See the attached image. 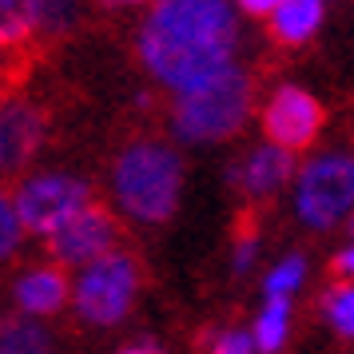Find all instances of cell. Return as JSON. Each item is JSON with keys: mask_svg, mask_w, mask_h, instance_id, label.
<instances>
[{"mask_svg": "<svg viewBox=\"0 0 354 354\" xmlns=\"http://www.w3.org/2000/svg\"><path fill=\"white\" fill-rule=\"evenodd\" d=\"M24 68H28V56H24V52L0 48V96H8V88L24 80Z\"/></svg>", "mask_w": 354, "mask_h": 354, "instance_id": "20", "label": "cell"}, {"mask_svg": "<svg viewBox=\"0 0 354 354\" xmlns=\"http://www.w3.org/2000/svg\"><path fill=\"white\" fill-rule=\"evenodd\" d=\"M12 203H17L24 231L52 239L84 207H92V192H88L84 179H72V176H32L17 187Z\"/></svg>", "mask_w": 354, "mask_h": 354, "instance_id": "6", "label": "cell"}, {"mask_svg": "<svg viewBox=\"0 0 354 354\" xmlns=\"http://www.w3.org/2000/svg\"><path fill=\"white\" fill-rule=\"evenodd\" d=\"M295 211L306 227L326 231L354 211V156H319L299 171Z\"/></svg>", "mask_w": 354, "mask_h": 354, "instance_id": "4", "label": "cell"}, {"mask_svg": "<svg viewBox=\"0 0 354 354\" xmlns=\"http://www.w3.org/2000/svg\"><path fill=\"white\" fill-rule=\"evenodd\" d=\"M255 100V80L243 68H227L223 76L192 96H179L171 108V131L183 144H215L247 124Z\"/></svg>", "mask_w": 354, "mask_h": 354, "instance_id": "2", "label": "cell"}, {"mask_svg": "<svg viewBox=\"0 0 354 354\" xmlns=\"http://www.w3.org/2000/svg\"><path fill=\"white\" fill-rule=\"evenodd\" d=\"M112 187L128 215L144 223H163L176 215L179 187H183V160L163 140H136L115 160Z\"/></svg>", "mask_w": 354, "mask_h": 354, "instance_id": "1", "label": "cell"}, {"mask_svg": "<svg viewBox=\"0 0 354 354\" xmlns=\"http://www.w3.org/2000/svg\"><path fill=\"white\" fill-rule=\"evenodd\" d=\"M322 20V0H283L271 17V32L283 44H303L315 36Z\"/></svg>", "mask_w": 354, "mask_h": 354, "instance_id": "13", "label": "cell"}, {"mask_svg": "<svg viewBox=\"0 0 354 354\" xmlns=\"http://www.w3.org/2000/svg\"><path fill=\"white\" fill-rule=\"evenodd\" d=\"M0 100H4V96H0Z\"/></svg>", "mask_w": 354, "mask_h": 354, "instance_id": "28", "label": "cell"}, {"mask_svg": "<svg viewBox=\"0 0 354 354\" xmlns=\"http://www.w3.org/2000/svg\"><path fill=\"white\" fill-rule=\"evenodd\" d=\"M140 60L144 68L179 96H192L199 88H207L223 76L235 56V44H195V40H176V36H163L156 28H140Z\"/></svg>", "mask_w": 354, "mask_h": 354, "instance_id": "3", "label": "cell"}, {"mask_svg": "<svg viewBox=\"0 0 354 354\" xmlns=\"http://www.w3.org/2000/svg\"><path fill=\"white\" fill-rule=\"evenodd\" d=\"M287 322H290V303L287 299H271V303L259 310V322H255V346L263 354H271L283 346L287 338Z\"/></svg>", "mask_w": 354, "mask_h": 354, "instance_id": "16", "label": "cell"}, {"mask_svg": "<svg viewBox=\"0 0 354 354\" xmlns=\"http://www.w3.org/2000/svg\"><path fill=\"white\" fill-rule=\"evenodd\" d=\"M263 131L271 136L274 147L299 151V147L315 144V136L322 131V104L303 88L283 84L274 88V96L263 108Z\"/></svg>", "mask_w": 354, "mask_h": 354, "instance_id": "8", "label": "cell"}, {"mask_svg": "<svg viewBox=\"0 0 354 354\" xmlns=\"http://www.w3.org/2000/svg\"><path fill=\"white\" fill-rule=\"evenodd\" d=\"M112 4H140V0H112Z\"/></svg>", "mask_w": 354, "mask_h": 354, "instance_id": "26", "label": "cell"}, {"mask_svg": "<svg viewBox=\"0 0 354 354\" xmlns=\"http://www.w3.org/2000/svg\"><path fill=\"white\" fill-rule=\"evenodd\" d=\"M120 354H160L156 346H128V351H120Z\"/></svg>", "mask_w": 354, "mask_h": 354, "instance_id": "25", "label": "cell"}, {"mask_svg": "<svg viewBox=\"0 0 354 354\" xmlns=\"http://www.w3.org/2000/svg\"><path fill=\"white\" fill-rule=\"evenodd\" d=\"M335 271L346 274V279H354V247H346V251L335 259Z\"/></svg>", "mask_w": 354, "mask_h": 354, "instance_id": "24", "label": "cell"}, {"mask_svg": "<svg viewBox=\"0 0 354 354\" xmlns=\"http://www.w3.org/2000/svg\"><path fill=\"white\" fill-rule=\"evenodd\" d=\"M255 251H259V239L251 227H243L239 231V243H235V255H231V267H235V274H243L251 263H255Z\"/></svg>", "mask_w": 354, "mask_h": 354, "instance_id": "22", "label": "cell"}, {"mask_svg": "<svg viewBox=\"0 0 354 354\" xmlns=\"http://www.w3.org/2000/svg\"><path fill=\"white\" fill-rule=\"evenodd\" d=\"M303 274H306L303 255H287L271 274H267V279H263V287H267V295H271V299H287L290 290L303 283Z\"/></svg>", "mask_w": 354, "mask_h": 354, "instance_id": "18", "label": "cell"}, {"mask_svg": "<svg viewBox=\"0 0 354 354\" xmlns=\"http://www.w3.org/2000/svg\"><path fill=\"white\" fill-rule=\"evenodd\" d=\"M243 12H251V17H274V8L283 4V0H235Z\"/></svg>", "mask_w": 354, "mask_h": 354, "instance_id": "23", "label": "cell"}, {"mask_svg": "<svg viewBox=\"0 0 354 354\" xmlns=\"http://www.w3.org/2000/svg\"><path fill=\"white\" fill-rule=\"evenodd\" d=\"M346 227H351V231H354V211H351V219H346Z\"/></svg>", "mask_w": 354, "mask_h": 354, "instance_id": "27", "label": "cell"}, {"mask_svg": "<svg viewBox=\"0 0 354 354\" xmlns=\"http://www.w3.org/2000/svg\"><path fill=\"white\" fill-rule=\"evenodd\" d=\"M290 176H295V156L283 151V147H274V144L255 147V151L231 171V179H235L247 195H271V192H279Z\"/></svg>", "mask_w": 354, "mask_h": 354, "instance_id": "10", "label": "cell"}, {"mask_svg": "<svg viewBox=\"0 0 354 354\" xmlns=\"http://www.w3.org/2000/svg\"><path fill=\"white\" fill-rule=\"evenodd\" d=\"M12 295H17V306L24 315L44 319V315H56V310L68 303V279H64V271H56V267H32L28 274L17 279Z\"/></svg>", "mask_w": 354, "mask_h": 354, "instance_id": "11", "label": "cell"}, {"mask_svg": "<svg viewBox=\"0 0 354 354\" xmlns=\"http://www.w3.org/2000/svg\"><path fill=\"white\" fill-rule=\"evenodd\" d=\"M32 40H40L36 0H0V48L28 56Z\"/></svg>", "mask_w": 354, "mask_h": 354, "instance_id": "12", "label": "cell"}, {"mask_svg": "<svg viewBox=\"0 0 354 354\" xmlns=\"http://www.w3.org/2000/svg\"><path fill=\"white\" fill-rule=\"evenodd\" d=\"M322 310H326V319H330V326H335L338 335L354 338V283L326 290V299H322Z\"/></svg>", "mask_w": 354, "mask_h": 354, "instance_id": "17", "label": "cell"}, {"mask_svg": "<svg viewBox=\"0 0 354 354\" xmlns=\"http://www.w3.org/2000/svg\"><path fill=\"white\" fill-rule=\"evenodd\" d=\"M40 40H60L80 24V0H36Z\"/></svg>", "mask_w": 354, "mask_h": 354, "instance_id": "15", "label": "cell"}, {"mask_svg": "<svg viewBox=\"0 0 354 354\" xmlns=\"http://www.w3.org/2000/svg\"><path fill=\"white\" fill-rule=\"evenodd\" d=\"M44 112L20 96L0 100V176H17L28 167L36 147L44 144Z\"/></svg>", "mask_w": 354, "mask_h": 354, "instance_id": "9", "label": "cell"}, {"mask_svg": "<svg viewBox=\"0 0 354 354\" xmlns=\"http://www.w3.org/2000/svg\"><path fill=\"white\" fill-rule=\"evenodd\" d=\"M140 287V259L128 251H112L92 267H84L80 283H76V315L96 326H112L128 315L131 295Z\"/></svg>", "mask_w": 354, "mask_h": 354, "instance_id": "5", "label": "cell"}, {"mask_svg": "<svg viewBox=\"0 0 354 354\" xmlns=\"http://www.w3.org/2000/svg\"><path fill=\"white\" fill-rule=\"evenodd\" d=\"M20 235H24V223H20V215H17V203H12V195L0 187V263L8 255H17Z\"/></svg>", "mask_w": 354, "mask_h": 354, "instance_id": "19", "label": "cell"}, {"mask_svg": "<svg viewBox=\"0 0 354 354\" xmlns=\"http://www.w3.org/2000/svg\"><path fill=\"white\" fill-rule=\"evenodd\" d=\"M211 354H255V338L243 335V330H223V335L215 338Z\"/></svg>", "mask_w": 354, "mask_h": 354, "instance_id": "21", "label": "cell"}, {"mask_svg": "<svg viewBox=\"0 0 354 354\" xmlns=\"http://www.w3.org/2000/svg\"><path fill=\"white\" fill-rule=\"evenodd\" d=\"M124 235V227L104 203L84 207L72 223H64L56 235L48 239V251L56 263L64 267H92L100 259H108L115 251V243Z\"/></svg>", "mask_w": 354, "mask_h": 354, "instance_id": "7", "label": "cell"}, {"mask_svg": "<svg viewBox=\"0 0 354 354\" xmlns=\"http://www.w3.org/2000/svg\"><path fill=\"white\" fill-rule=\"evenodd\" d=\"M0 354H56L52 335L36 319H0Z\"/></svg>", "mask_w": 354, "mask_h": 354, "instance_id": "14", "label": "cell"}]
</instances>
